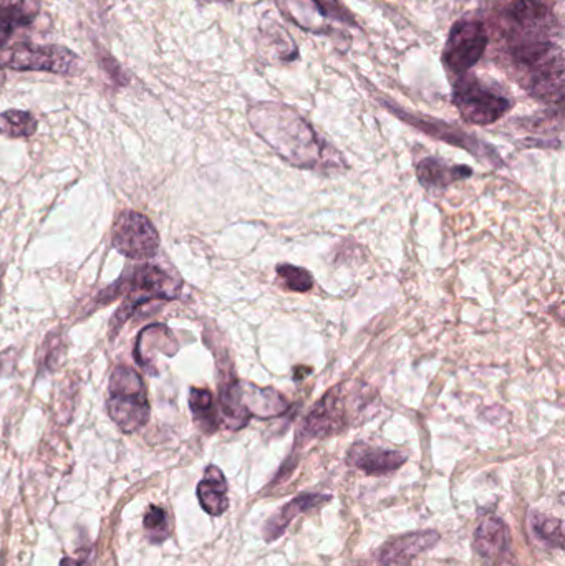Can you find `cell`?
<instances>
[{"mask_svg": "<svg viewBox=\"0 0 565 566\" xmlns=\"http://www.w3.org/2000/svg\"><path fill=\"white\" fill-rule=\"evenodd\" d=\"M249 121L252 130L292 166L322 171L345 166L342 154L289 106L259 103L249 110Z\"/></svg>", "mask_w": 565, "mask_h": 566, "instance_id": "6da1fadb", "label": "cell"}, {"mask_svg": "<svg viewBox=\"0 0 565 566\" xmlns=\"http://www.w3.org/2000/svg\"><path fill=\"white\" fill-rule=\"evenodd\" d=\"M503 60L517 85L549 105L564 101L565 60L561 42L503 48Z\"/></svg>", "mask_w": 565, "mask_h": 566, "instance_id": "7a4b0ae2", "label": "cell"}, {"mask_svg": "<svg viewBox=\"0 0 565 566\" xmlns=\"http://www.w3.org/2000/svg\"><path fill=\"white\" fill-rule=\"evenodd\" d=\"M375 401V393L360 381H347L330 389L302 424L305 437H329L352 426Z\"/></svg>", "mask_w": 565, "mask_h": 566, "instance_id": "3957f363", "label": "cell"}, {"mask_svg": "<svg viewBox=\"0 0 565 566\" xmlns=\"http://www.w3.org/2000/svg\"><path fill=\"white\" fill-rule=\"evenodd\" d=\"M113 423L126 434L140 431L150 419V401L141 376L130 366L120 365L110 378L107 401Z\"/></svg>", "mask_w": 565, "mask_h": 566, "instance_id": "277c9868", "label": "cell"}, {"mask_svg": "<svg viewBox=\"0 0 565 566\" xmlns=\"http://www.w3.org/2000/svg\"><path fill=\"white\" fill-rule=\"evenodd\" d=\"M453 103L464 121L478 126L493 125L514 106L508 96L469 72L454 78Z\"/></svg>", "mask_w": 565, "mask_h": 566, "instance_id": "5b68a950", "label": "cell"}, {"mask_svg": "<svg viewBox=\"0 0 565 566\" xmlns=\"http://www.w3.org/2000/svg\"><path fill=\"white\" fill-rule=\"evenodd\" d=\"M488 44V30L481 20H458L443 48V63L451 77L468 73L483 58Z\"/></svg>", "mask_w": 565, "mask_h": 566, "instance_id": "8992f818", "label": "cell"}, {"mask_svg": "<svg viewBox=\"0 0 565 566\" xmlns=\"http://www.w3.org/2000/svg\"><path fill=\"white\" fill-rule=\"evenodd\" d=\"M5 67L19 72H49L70 75L80 67V57L62 45L15 44L2 53Z\"/></svg>", "mask_w": 565, "mask_h": 566, "instance_id": "52a82bcc", "label": "cell"}, {"mask_svg": "<svg viewBox=\"0 0 565 566\" xmlns=\"http://www.w3.org/2000/svg\"><path fill=\"white\" fill-rule=\"evenodd\" d=\"M112 239L115 249L130 259H151L160 249L158 231L141 212H120L113 224Z\"/></svg>", "mask_w": 565, "mask_h": 566, "instance_id": "ba28073f", "label": "cell"}, {"mask_svg": "<svg viewBox=\"0 0 565 566\" xmlns=\"http://www.w3.org/2000/svg\"><path fill=\"white\" fill-rule=\"evenodd\" d=\"M128 297L120 312L113 318V330L123 327L126 318L140 307L141 303L150 302L153 298H165L173 300L179 292V283L174 282L170 275L158 269V267H143L138 269L131 277L130 282H126Z\"/></svg>", "mask_w": 565, "mask_h": 566, "instance_id": "9c48e42d", "label": "cell"}, {"mask_svg": "<svg viewBox=\"0 0 565 566\" xmlns=\"http://www.w3.org/2000/svg\"><path fill=\"white\" fill-rule=\"evenodd\" d=\"M385 106H387L388 110L392 111V113L400 116L401 120L410 123L411 126H415V128L423 131L426 135L433 136L436 140L446 141V143L453 144V146L466 149L468 153L474 154L479 161L489 163L491 166H494V168L503 166V159L496 153V149H494L493 146L479 141L476 136L469 135V133L461 130V128H456V126L450 125V123H443V121L426 120V118H421V116L411 115V113H406V111L398 110L392 103H387Z\"/></svg>", "mask_w": 565, "mask_h": 566, "instance_id": "30bf717a", "label": "cell"}, {"mask_svg": "<svg viewBox=\"0 0 565 566\" xmlns=\"http://www.w3.org/2000/svg\"><path fill=\"white\" fill-rule=\"evenodd\" d=\"M406 462V454L373 447L367 442H357L348 449L347 464L368 475H383L400 469Z\"/></svg>", "mask_w": 565, "mask_h": 566, "instance_id": "8fae6325", "label": "cell"}, {"mask_svg": "<svg viewBox=\"0 0 565 566\" xmlns=\"http://www.w3.org/2000/svg\"><path fill=\"white\" fill-rule=\"evenodd\" d=\"M440 540V533L433 530L415 532L395 538L383 545L378 552V562L383 566H406L420 553L430 550Z\"/></svg>", "mask_w": 565, "mask_h": 566, "instance_id": "7c38bea8", "label": "cell"}, {"mask_svg": "<svg viewBox=\"0 0 565 566\" xmlns=\"http://www.w3.org/2000/svg\"><path fill=\"white\" fill-rule=\"evenodd\" d=\"M474 550L489 562H499L511 550V533L498 517L484 519L474 535Z\"/></svg>", "mask_w": 565, "mask_h": 566, "instance_id": "4fadbf2b", "label": "cell"}, {"mask_svg": "<svg viewBox=\"0 0 565 566\" xmlns=\"http://www.w3.org/2000/svg\"><path fill=\"white\" fill-rule=\"evenodd\" d=\"M241 403L247 413L257 418H277L287 411L289 403L279 391L272 388H259L256 384L239 381Z\"/></svg>", "mask_w": 565, "mask_h": 566, "instance_id": "5bb4252c", "label": "cell"}, {"mask_svg": "<svg viewBox=\"0 0 565 566\" xmlns=\"http://www.w3.org/2000/svg\"><path fill=\"white\" fill-rule=\"evenodd\" d=\"M332 499L330 495L325 494H300L295 499L290 500L289 504H285L282 509L277 510L271 519L267 520L264 525V538L266 542H274L277 538L284 535L285 530L289 528L290 523L294 522L295 517L304 512L325 504L327 500Z\"/></svg>", "mask_w": 565, "mask_h": 566, "instance_id": "9a60e30c", "label": "cell"}, {"mask_svg": "<svg viewBox=\"0 0 565 566\" xmlns=\"http://www.w3.org/2000/svg\"><path fill=\"white\" fill-rule=\"evenodd\" d=\"M471 174L473 169L468 166H453L440 158L421 159L416 166V176L421 186L435 191L446 189L461 179H468Z\"/></svg>", "mask_w": 565, "mask_h": 566, "instance_id": "2e32d148", "label": "cell"}, {"mask_svg": "<svg viewBox=\"0 0 565 566\" xmlns=\"http://www.w3.org/2000/svg\"><path fill=\"white\" fill-rule=\"evenodd\" d=\"M42 0H0V50L9 42L15 27H25L37 19Z\"/></svg>", "mask_w": 565, "mask_h": 566, "instance_id": "e0dca14e", "label": "cell"}, {"mask_svg": "<svg viewBox=\"0 0 565 566\" xmlns=\"http://www.w3.org/2000/svg\"><path fill=\"white\" fill-rule=\"evenodd\" d=\"M199 504L204 512H208L213 517L221 515L229 509V499H227V480L223 471L218 466H208L204 471V477L196 489Z\"/></svg>", "mask_w": 565, "mask_h": 566, "instance_id": "ac0fdd59", "label": "cell"}, {"mask_svg": "<svg viewBox=\"0 0 565 566\" xmlns=\"http://www.w3.org/2000/svg\"><path fill=\"white\" fill-rule=\"evenodd\" d=\"M189 408H191L194 421H196L201 431L211 434V432H216L221 427L219 409L216 403H214L213 393L209 389H191V393H189Z\"/></svg>", "mask_w": 565, "mask_h": 566, "instance_id": "d6986e66", "label": "cell"}, {"mask_svg": "<svg viewBox=\"0 0 565 566\" xmlns=\"http://www.w3.org/2000/svg\"><path fill=\"white\" fill-rule=\"evenodd\" d=\"M37 131V120L29 111L9 110L0 113V135L30 138Z\"/></svg>", "mask_w": 565, "mask_h": 566, "instance_id": "ffe728a7", "label": "cell"}, {"mask_svg": "<svg viewBox=\"0 0 565 566\" xmlns=\"http://www.w3.org/2000/svg\"><path fill=\"white\" fill-rule=\"evenodd\" d=\"M532 530L537 538L547 543L549 547L561 548L564 542V532H562V522L554 517L536 514L532 517Z\"/></svg>", "mask_w": 565, "mask_h": 566, "instance_id": "44dd1931", "label": "cell"}, {"mask_svg": "<svg viewBox=\"0 0 565 566\" xmlns=\"http://www.w3.org/2000/svg\"><path fill=\"white\" fill-rule=\"evenodd\" d=\"M143 525H145L146 535L153 543L165 542L166 538L170 537L168 514L158 505H151L150 509L146 510Z\"/></svg>", "mask_w": 565, "mask_h": 566, "instance_id": "7402d4cb", "label": "cell"}, {"mask_svg": "<svg viewBox=\"0 0 565 566\" xmlns=\"http://www.w3.org/2000/svg\"><path fill=\"white\" fill-rule=\"evenodd\" d=\"M277 275L284 283V287L290 292L305 293L314 287V279L307 270L295 265L282 264L277 267Z\"/></svg>", "mask_w": 565, "mask_h": 566, "instance_id": "603a6c76", "label": "cell"}, {"mask_svg": "<svg viewBox=\"0 0 565 566\" xmlns=\"http://www.w3.org/2000/svg\"><path fill=\"white\" fill-rule=\"evenodd\" d=\"M317 4L322 7L325 15H330V17H334V19L353 24L352 17L347 14V10L343 9L339 0H317Z\"/></svg>", "mask_w": 565, "mask_h": 566, "instance_id": "cb8c5ba5", "label": "cell"}, {"mask_svg": "<svg viewBox=\"0 0 565 566\" xmlns=\"http://www.w3.org/2000/svg\"><path fill=\"white\" fill-rule=\"evenodd\" d=\"M5 78H7V73H5L4 65H0V88L4 87Z\"/></svg>", "mask_w": 565, "mask_h": 566, "instance_id": "d4e9b609", "label": "cell"}]
</instances>
